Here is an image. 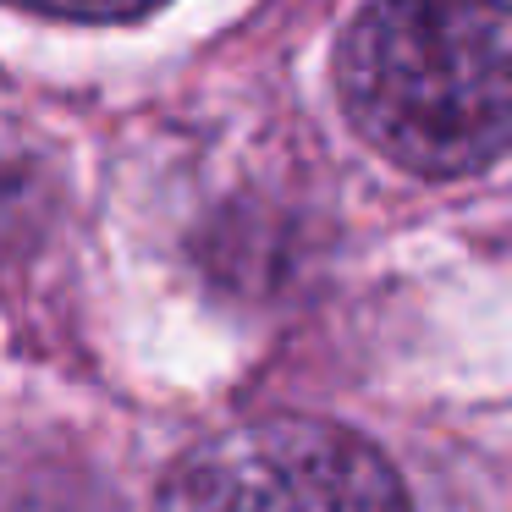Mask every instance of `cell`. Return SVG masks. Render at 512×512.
<instances>
[{
    "instance_id": "cell-1",
    "label": "cell",
    "mask_w": 512,
    "mask_h": 512,
    "mask_svg": "<svg viewBox=\"0 0 512 512\" xmlns=\"http://www.w3.org/2000/svg\"><path fill=\"white\" fill-rule=\"evenodd\" d=\"M347 122L413 177H474L512 149V6H364L336 45Z\"/></svg>"
},
{
    "instance_id": "cell-2",
    "label": "cell",
    "mask_w": 512,
    "mask_h": 512,
    "mask_svg": "<svg viewBox=\"0 0 512 512\" xmlns=\"http://www.w3.org/2000/svg\"><path fill=\"white\" fill-rule=\"evenodd\" d=\"M155 512H413L369 441L325 419H254L171 468Z\"/></svg>"
}]
</instances>
